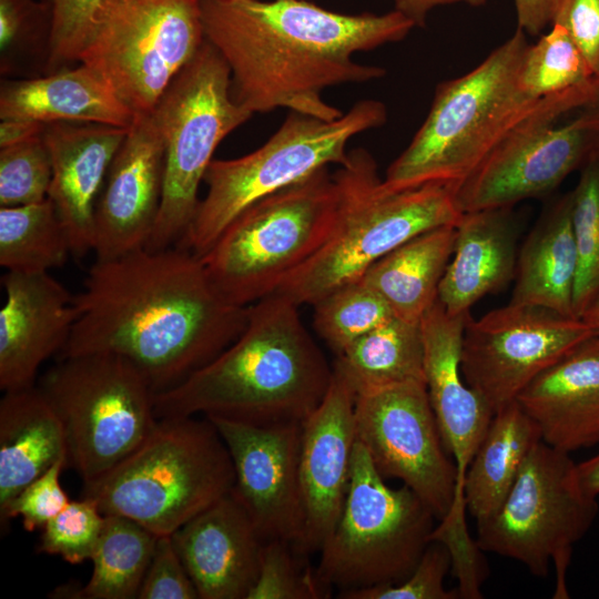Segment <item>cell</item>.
I'll list each match as a JSON object with an SVG mask.
<instances>
[{"label":"cell","mask_w":599,"mask_h":599,"mask_svg":"<svg viewBox=\"0 0 599 599\" xmlns=\"http://www.w3.org/2000/svg\"><path fill=\"white\" fill-rule=\"evenodd\" d=\"M59 358L109 353L132 363L154 394L202 368L244 331L248 306L227 302L200 257L182 246L98 260L74 295Z\"/></svg>","instance_id":"obj_1"},{"label":"cell","mask_w":599,"mask_h":599,"mask_svg":"<svg viewBox=\"0 0 599 599\" xmlns=\"http://www.w3.org/2000/svg\"><path fill=\"white\" fill-rule=\"evenodd\" d=\"M205 39L231 71L234 100L251 113L277 108L324 120L344 112L323 91L383 78L354 54L405 39L416 27L397 10L349 14L309 0H200Z\"/></svg>","instance_id":"obj_2"},{"label":"cell","mask_w":599,"mask_h":599,"mask_svg":"<svg viewBox=\"0 0 599 599\" xmlns=\"http://www.w3.org/2000/svg\"><path fill=\"white\" fill-rule=\"evenodd\" d=\"M298 307L276 293L250 305L246 326L230 346L154 395L156 417L201 415L256 426L302 423L325 397L334 370Z\"/></svg>","instance_id":"obj_3"},{"label":"cell","mask_w":599,"mask_h":599,"mask_svg":"<svg viewBox=\"0 0 599 599\" xmlns=\"http://www.w3.org/2000/svg\"><path fill=\"white\" fill-rule=\"evenodd\" d=\"M332 179L335 215L328 237L275 292L298 306L314 305L337 287L361 280L399 245L429 230L456 226L463 215L451 185L388 190L375 159L363 148L348 151Z\"/></svg>","instance_id":"obj_4"},{"label":"cell","mask_w":599,"mask_h":599,"mask_svg":"<svg viewBox=\"0 0 599 599\" xmlns=\"http://www.w3.org/2000/svg\"><path fill=\"white\" fill-rule=\"evenodd\" d=\"M528 47L518 28L471 71L439 83L426 119L388 166L384 185L392 191L428 183L455 187L467 179L539 101L519 85Z\"/></svg>","instance_id":"obj_5"},{"label":"cell","mask_w":599,"mask_h":599,"mask_svg":"<svg viewBox=\"0 0 599 599\" xmlns=\"http://www.w3.org/2000/svg\"><path fill=\"white\" fill-rule=\"evenodd\" d=\"M159 418L116 466L83 485L103 515L126 517L171 535L229 495L235 481L229 449L206 417Z\"/></svg>","instance_id":"obj_6"},{"label":"cell","mask_w":599,"mask_h":599,"mask_svg":"<svg viewBox=\"0 0 599 599\" xmlns=\"http://www.w3.org/2000/svg\"><path fill=\"white\" fill-rule=\"evenodd\" d=\"M386 121V105L373 99L357 101L333 120L291 111L255 151L236 159L211 161L203 180L206 194L176 245L203 257L248 205L322 167L341 165L347 158L346 145L355 135Z\"/></svg>","instance_id":"obj_7"},{"label":"cell","mask_w":599,"mask_h":599,"mask_svg":"<svg viewBox=\"0 0 599 599\" xmlns=\"http://www.w3.org/2000/svg\"><path fill=\"white\" fill-rule=\"evenodd\" d=\"M334 215V184L325 166L248 205L201 260L227 302L250 306L275 293L323 245Z\"/></svg>","instance_id":"obj_8"},{"label":"cell","mask_w":599,"mask_h":599,"mask_svg":"<svg viewBox=\"0 0 599 599\" xmlns=\"http://www.w3.org/2000/svg\"><path fill=\"white\" fill-rule=\"evenodd\" d=\"M435 521L409 487L386 484L356 439L345 504L315 569L321 586L341 593L403 581L430 544Z\"/></svg>","instance_id":"obj_9"},{"label":"cell","mask_w":599,"mask_h":599,"mask_svg":"<svg viewBox=\"0 0 599 599\" xmlns=\"http://www.w3.org/2000/svg\"><path fill=\"white\" fill-rule=\"evenodd\" d=\"M151 114L165 144V174L161 206L145 248L160 251L183 238L200 204L199 186L214 151L253 113L234 100L230 68L205 39Z\"/></svg>","instance_id":"obj_10"},{"label":"cell","mask_w":599,"mask_h":599,"mask_svg":"<svg viewBox=\"0 0 599 599\" xmlns=\"http://www.w3.org/2000/svg\"><path fill=\"white\" fill-rule=\"evenodd\" d=\"M599 156V81L539 99L483 163L454 187L461 213L512 207L555 190Z\"/></svg>","instance_id":"obj_11"},{"label":"cell","mask_w":599,"mask_h":599,"mask_svg":"<svg viewBox=\"0 0 599 599\" xmlns=\"http://www.w3.org/2000/svg\"><path fill=\"white\" fill-rule=\"evenodd\" d=\"M38 388L62 422L67 465L83 485L130 455L159 420L149 383L132 363L115 354L59 358Z\"/></svg>","instance_id":"obj_12"},{"label":"cell","mask_w":599,"mask_h":599,"mask_svg":"<svg viewBox=\"0 0 599 599\" xmlns=\"http://www.w3.org/2000/svg\"><path fill=\"white\" fill-rule=\"evenodd\" d=\"M599 506L580 486L568 453L539 440L527 455L498 510L477 524L478 549L516 560L534 576L557 571L555 598H567L573 545L592 526Z\"/></svg>","instance_id":"obj_13"},{"label":"cell","mask_w":599,"mask_h":599,"mask_svg":"<svg viewBox=\"0 0 599 599\" xmlns=\"http://www.w3.org/2000/svg\"><path fill=\"white\" fill-rule=\"evenodd\" d=\"M204 41L200 0H102L79 63L135 116L150 114Z\"/></svg>","instance_id":"obj_14"},{"label":"cell","mask_w":599,"mask_h":599,"mask_svg":"<svg viewBox=\"0 0 599 599\" xmlns=\"http://www.w3.org/2000/svg\"><path fill=\"white\" fill-rule=\"evenodd\" d=\"M356 439L377 471L409 487L433 511L437 527L453 524L457 468L447 453L424 380L355 393Z\"/></svg>","instance_id":"obj_15"},{"label":"cell","mask_w":599,"mask_h":599,"mask_svg":"<svg viewBox=\"0 0 599 599\" xmlns=\"http://www.w3.org/2000/svg\"><path fill=\"white\" fill-rule=\"evenodd\" d=\"M596 333L580 318L510 303L467 318L461 372L495 414L544 370Z\"/></svg>","instance_id":"obj_16"},{"label":"cell","mask_w":599,"mask_h":599,"mask_svg":"<svg viewBox=\"0 0 599 599\" xmlns=\"http://www.w3.org/2000/svg\"><path fill=\"white\" fill-rule=\"evenodd\" d=\"M206 418L216 427L232 459L235 481L231 493L262 539L290 542L306 555L300 478L302 423L256 426Z\"/></svg>","instance_id":"obj_17"},{"label":"cell","mask_w":599,"mask_h":599,"mask_svg":"<svg viewBox=\"0 0 599 599\" xmlns=\"http://www.w3.org/2000/svg\"><path fill=\"white\" fill-rule=\"evenodd\" d=\"M165 144L152 114L136 115L110 165L95 207L98 260L145 247L161 206Z\"/></svg>","instance_id":"obj_18"},{"label":"cell","mask_w":599,"mask_h":599,"mask_svg":"<svg viewBox=\"0 0 599 599\" xmlns=\"http://www.w3.org/2000/svg\"><path fill=\"white\" fill-rule=\"evenodd\" d=\"M331 386L302 422L300 478L305 509L304 552H319L341 517L356 443L355 393L333 368Z\"/></svg>","instance_id":"obj_19"},{"label":"cell","mask_w":599,"mask_h":599,"mask_svg":"<svg viewBox=\"0 0 599 599\" xmlns=\"http://www.w3.org/2000/svg\"><path fill=\"white\" fill-rule=\"evenodd\" d=\"M469 313L450 315L437 300L420 319L424 378L444 446L457 468L455 517H464L463 486L468 466L494 413L465 380L463 337Z\"/></svg>","instance_id":"obj_20"},{"label":"cell","mask_w":599,"mask_h":599,"mask_svg":"<svg viewBox=\"0 0 599 599\" xmlns=\"http://www.w3.org/2000/svg\"><path fill=\"white\" fill-rule=\"evenodd\" d=\"M0 309V389L34 386L37 373L67 344L78 311L72 295L49 273L7 272Z\"/></svg>","instance_id":"obj_21"},{"label":"cell","mask_w":599,"mask_h":599,"mask_svg":"<svg viewBox=\"0 0 599 599\" xmlns=\"http://www.w3.org/2000/svg\"><path fill=\"white\" fill-rule=\"evenodd\" d=\"M128 131L93 122L45 125L43 135L52 162L48 197L65 230L71 254L78 258L94 251L97 203Z\"/></svg>","instance_id":"obj_22"},{"label":"cell","mask_w":599,"mask_h":599,"mask_svg":"<svg viewBox=\"0 0 599 599\" xmlns=\"http://www.w3.org/2000/svg\"><path fill=\"white\" fill-rule=\"evenodd\" d=\"M200 599H247L264 540L230 493L171 534Z\"/></svg>","instance_id":"obj_23"},{"label":"cell","mask_w":599,"mask_h":599,"mask_svg":"<svg viewBox=\"0 0 599 599\" xmlns=\"http://www.w3.org/2000/svg\"><path fill=\"white\" fill-rule=\"evenodd\" d=\"M517 403L541 440L570 454L599 444V334L539 374Z\"/></svg>","instance_id":"obj_24"},{"label":"cell","mask_w":599,"mask_h":599,"mask_svg":"<svg viewBox=\"0 0 599 599\" xmlns=\"http://www.w3.org/2000/svg\"><path fill=\"white\" fill-rule=\"evenodd\" d=\"M517 226L511 207L463 213L451 258L438 288L450 315L469 313L485 295L504 288L517 266Z\"/></svg>","instance_id":"obj_25"},{"label":"cell","mask_w":599,"mask_h":599,"mask_svg":"<svg viewBox=\"0 0 599 599\" xmlns=\"http://www.w3.org/2000/svg\"><path fill=\"white\" fill-rule=\"evenodd\" d=\"M0 119L129 128L135 115L97 71L79 63L45 75L1 81Z\"/></svg>","instance_id":"obj_26"},{"label":"cell","mask_w":599,"mask_h":599,"mask_svg":"<svg viewBox=\"0 0 599 599\" xmlns=\"http://www.w3.org/2000/svg\"><path fill=\"white\" fill-rule=\"evenodd\" d=\"M59 460L68 463L62 422L38 387L0 400V512Z\"/></svg>","instance_id":"obj_27"},{"label":"cell","mask_w":599,"mask_h":599,"mask_svg":"<svg viewBox=\"0 0 599 599\" xmlns=\"http://www.w3.org/2000/svg\"><path fill=\"white\" fill-rule=\"evenodd\" d=\"M571 192L539 219L517 257L510 303L573 314L578 255L571 223Z\"/></svg>","instance_id":"obj_28"},{"label":"cell","mask_w":599,"mask_h":599,"mask_svg":"<svg viewBox=\"0 0 599 599\" xmlns=\"http://www.w3.org/2000/svg\"><path fill=\"white\" fill-rule=\"evenodd\" d=\"M455 240L453 225L424 232L375 262L361 280L386 302L395 317L420 323L438 300Z\"/></svg>","instance_id":"obj_29"},{"label":"cell","mask_w":599,"mask_h":599,"mask_svg":"<svg viewBox=\"0 0 599 599\" xmlns=\"http://www.w3.org/2000/svg\"><path fill=\"white\" fill-rule=\"evenodd\" d=\"M539 440L537 425L517 402L494 414L463 486L465 508L477 524L498 510Z\"/></svg>","instance_id":"obj_30"},{"label":"cell","mask_w":599,"mask_h":599,"mask_svg":"<svg viewBox=\"0 0 599 599\" xmlns=\"http://www.w3.org/2000/svg\"><path fill=\"white\" fill-rule=\"evenodd\" d=\"M333 368L354 393L407 380H424L420 323L392 317L348 345Z\"/></svg>","instance_id":"obj_31"},{"label":"cell","mask_w":599,"mask_h":599,"mask_svg":"<svg viewBox=\"0 0 599 599\" xmlns=\"http://www.w3.org/2000/svg\"><path fill=\"white\" fill-rule=\"evenodd\" d=\"M158 537L126 517L104 515L102 530L91 558V577L84 587L73 589V598H138Z\"/></svg>","instance_id":"obj_32"},{"label":"cell","mask_w":599,"mask_h":599,"mask_svg":"<svg viewBox=\"0 0 599 599\" xmlns=\"http://www.w3.org/2000/svg\"><path fill=\"white\" fill-rule=\"evenodd\" d=\"M71 254L52 201L0 207V265L7 272L49 273Z\"/></svg>","instance_id":"obj_33"},{"label":"cell","mask_w":599,"mask_h":599,"mask_svg":"<svg viewBox=\"0 0 599 599\" xmlns=\"http://www.w3.org/2000/svg\"><path fill=\"white\" fill-rule=\"evenodd\" d=\"M597 81L599 75L559 23H552L548 33L528 47L519 72L521 90L535 99L581 89Z\"/></svg>","instance_id":"obj_34"},{"label":"cell","mask_w":599,"mask_h":599,"mask_svg":"<svg viewBox=\"0 0 599 599\" xmlns=\"http://www.w3.org/2000/svg\"><path fill=\"white\" fill-rule=\"evenodd\" d=\"M313 306L314 328L336 355L394 317L386 302L362 280L337 287Z\"/></svg>","instance_id":"obj_35"},{"label":"cell","mask_w":599,"mask_h":599,"mask_svg":"<svg viewBox=\"0 0 599 599\" xmlns=\"http://www.w3.org/2000/svg\"><path fill=\"white\" fill-rule=\"evenodd\" d=\"M52 20L51 0H0L2 75L12 77L27 69L28 64L39 63L48 71Z\"/></svg>","instance_id":"obj_36"},{"label":"cell","mask_w":599,"mask_h":599,"mask_svg":"<svg viewBox=\"0 0 599 599\" xmlns=\"http://www.w3.org/2000/svg\"><path fill=\"white\" fill-rule=\"evenodd\" d=\"M571 223L578 255L573 314L580 318L599 295V156L589 161L571 192Z\"/></svg>","instance_id":"obj_37"},{"label":"cell","mask_w":599,"mask_h":599,"mask_svg":"<svg viewBox=\"0 0 599 599\" xmlns=\"http://www.w3.org/2000/svg\"><path fill=\"white\" fill-rule=\"evenodd\" d=\"M307 555L283 540L264 541L256 582L247 599H321V586Z\"/></svg>","instance_id":"obj_38"},{"label":"cell","mask_w":599,"mask_h":599,"mask_svg":"<svg viewBox=\"0 0 599 599\" xmlns=\"http://www.w3.org/2000/svg\"><path fill=\"white\" fill-rule=\"evenodd\" d=\"M43 133L0 148L1 207L39 203L48 197L52 162Z\"/></svg>","instance_id":"obj_39"},{"label":"cell","mask_w":599,"mask_h":599,"mask_svg":"<svg viewBox=\"0 0 599 599\" xmlns=\"http://www.w3.org/2000/svg\"><path fill=\"white\" fill-rule=\"evenodd\" d=\"M103 521L104 515L92 499L70 501L42 528L38 550L73 565L91 560Z\"/></svg>","instance_id":"obj_40"},{"label":"cell","mask_w":599,"mask_h":599,"mask_svg":"<svg viewBox=\"0 0 599 599\" xmlns=\"http://www.w3.org/2000/svg\"><path fill=\"white\" fill-rule=\"evenodd\" d=\"M453 566L449 549L433 540L412 573L403 581L337 593L342 599H456L459 590L445 588V578Z\"/></svg>","instance_id":"obj_41"},{"label":"cell","mask_w":599,"mask_h":599,"mask_svg":"<svg viewBox=\"0 0 599 599\" xmlns=\"http://www.w3.org/2000/svg\"><path fill=\"white\" fill-rule=\"evenodd\" d=\"M52 34L47 73L79 63L94 16L102 0H51Z\"/></svg>","instance_id":"obj_42"},{"label":"cell","mask_w":599,"mask_h":599,"mask_svg":"<svg viewBox=\"0 0 599 599\" xmlns=\"http://www.w3.org/2000/svg\"><path fill=\"white\" fill-rule=\"evenodd\" d=\"M67 461L59 460L40 477L23 488L0 512L1 525L21 517L23 528L34 531L58 515L69 502L60 484V475Z\"/></svg>","instance_id":"obj_43"},{"label":"cell","mask_w":599,"mask_h":599,"mask_svg":"<svg viewBox=\"0 0 599 599\" xmlns=\"http://www.w3.org/2000/svg\"><path fill=\"white\" fill-rule=\"evenodd\" d=\"M139 599H199L171 538L158 537L155 548L140 587Z\"/></svg>","instance_id":"obj_44"},{"label":"cell","mask_w":599,"mask_h":599,"mask_svg":"<svg viewBox=\"0 0 599 599\" xmlns=\"http://www.w3.org/2000/svg\"><path fill=\"white\" fill-rule=\"evenodd\" d=\"M552 23L566 28L599 75V0H558Z\"/></svg>","instance_id":"obj_45"},{"label":"cell","mask_w":599,"mask_h":599,"mask_svg":"<svg viewBox=\"0 0 599 599\" xmlns=\"http://www.w3.org/2000/svg\"><path fill=\"white\" fill-rule=\"evenodd\" d=\"M518 28L532 35L552 24L558 0H514Z\"/></svg>","instance_id":"obj_46"},{"label":"cell","mask_w":599,"mask_h":599,"mask_svg":"<svg viewBox=\"0 0 599 599\" xmlns=\"http://www.w3.org/2000/svg\"><path fill=\"white\" fill-rule=\"evenodd\" d=\"M47 123L26 119H2L0 148L17 144L44 132Z\"/></svg>","instance_id":"obj_47"},{"label":"cell","mask_w":599,"mask_h":599,"mask_svg":"<svg viewBox=\"0 0 599 599\" xmlns=\"http://www.w3.org/2000/svg\"><path fill=\"white\" fill-rule=\"evenodd\" d=\"M395 10L409 18L416 27H424L428 13L440 6L454 4L463 0H394Z\"/></svg>","instance_id":"obj_48"},{"label":"cell","mask_w":599,"mask_h":599,"mask_svg":"<svg viewBox=\"0 0 599 599\" xmlns=\"http://www.w3.org/2000/svg\"><path fill=\"white\" fill-rule=\"evenodd\" d=\"M577 475L582 489L591 497L599 495V454L577 464Z\"/></svg>","instance_id":"obj_49"},{"label":"cell","mask_w":599,"mask_h":599,"mask_svg":"<svg viewBox=\"0 0 599 599\" xmlns=\"http://www.w3.org/2000/svg\"><path fill=\"white\" fill-rule=\"evenodd\" d=\"M582 319L596 334H599V295L583 312Z\"/></svg>","instance_id":"obj_50"},{"label":"cell","mask_w":599,"mask_h":599,"mask_svg":"<svg viewBox=\"0 0 599 599\" xmlns=\"http://www.w3.org/2000/svg\"><path fill=\"white\" fill-rule=\"evenodd\" d=\"M463 1H465L466 3L473 7H480L487 2V0H463Z\"/></svg>","instance_id":"obj_51"}]
</instances>
